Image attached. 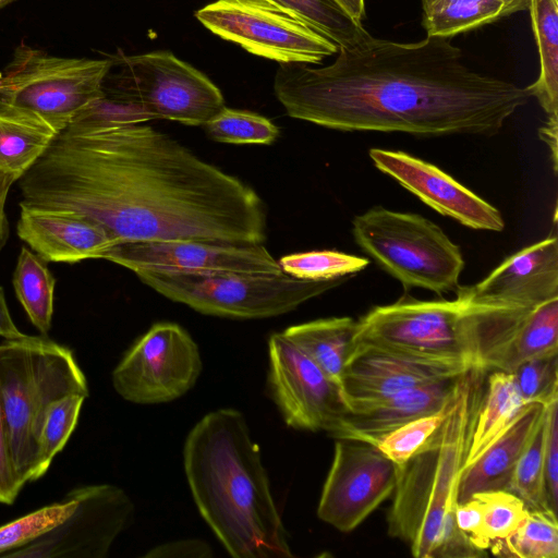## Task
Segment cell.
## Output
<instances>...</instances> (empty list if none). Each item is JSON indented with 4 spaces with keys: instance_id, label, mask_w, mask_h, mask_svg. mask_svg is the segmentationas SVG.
Here are the masks:
<instances>
[{
    "instance_id": "6da1fadb",
    "label": "cell",
    "mask_w": 558,
    "mask_h": 558,
    "mask_svg": "<svg viewBox=\"0 0 558 558\" xmlns=\"http://www.w3.org/2000/svg\"><path fill=\"white\" fill-rule=\"evenodd\" d=\"M147 121L132 105L96 99L17 180L20 205L87 217L118 243H263L258 194Z\"/></svg>"
},
{
    "instance_id": "7a4b0ae2",
    "label": "cell",
    "mask_w": 558,
    "mask_h": 558,
    "mask_svg": "<svg viewBox=\"0 0 558 558\" xmlns=\"http://www.w3.org/2000/svg\"><path fill=\"white\" fill-rule=\"evenodd\" d=\"M451 39L372 37L326 66L280 63L274 92L291 118L332 130L495 135L531 93L469 68Z\"/></svg>"
},
{
    "instance_id": "3957f363",
    "label": "cell",
    "mask_w": 558,
    "mask_h": 558,
    "mask_svg": "<svg viewBox=\"0 0 558 558\" xmlns=\"http://www.w3.org/2000/svg\"><path fill=\"white\" fill-rule=\"evenodd\" d=\"M183 466L202 518L231 557H293L242 412L222 408L204 415L185 438Z\"/></svg>"
},
{
    "instance_id": "277c9868",
    "label": "cell",
    "mask_w": 558,
    "mask_h": 558,
    "mask_svg": "<svg viewBox=\"0 0 558 558\" xmlns=\"http://www.w3.org/2000/svg\"><path fill=\"white\" fill-rule=\"evenodd\" d=\"M477 368L457 381L451 410L426 444L399 466L388 533L407 543L417 558L478 557L483 554L458 529V482L472 422L484 391Z\"/></svg>"
},
{
    "instance_id": "5b68a950",
    "label": "cell",
    "mask_w": 558,
    "mask_h": 558,
    "mask_svg": "<svg viewBox=\"0 0 558 558\" xmlns=\"http://www.w3.org/2000/svg\"><path fill=\"white\" fill-rule=\"evenodd\" d=\"M73 393L89 396L72 349L43 335L0 343V397L12 462L24 484L34 482L48 408Z\"/></svg>"
},
{
    "instance_id": "8992f818",
    "label": "cell",
    "mask_w": 558,
    "mask_h": 558,
    "mask_svg": "<svg viewBox=\"0 0 558 558\" xmlns=\"http://www.w3.org/2000/svg\"><path fill=\"white\" fill-rule=\"evenodd\" d=\"M110 59L63 58L21 44L0 73V113L57 135L96 99Z\"/></svg>"
},
{
    "instance_id": "52a82bcc",
    "label": "cell",
    "mask_w": 558,
    "mask_h": 558,
    "mask_svg": "<svg viewBox=\"0 0 558 558\" xmlns=\"http://www.w3.org/2000/svg\"><path fill=\"white\" fill-rule=\"evenodd\" d=\"M352 233L361 250L405 290L441 295L459 288L461 250L423 216L376 206L353 218Z\"/></svg>"
},
{
    "instance_id": "ba28073f",
    "label": "cell",
    "mask_w": 558,
    "mask_h": 558,
    "mask_svg": "<svg viewBox=\"0 0 558 558\" xmlns=\"http://www.w3.org/2000/svg\"><path fill=\"white\" fill-rule=\"evenodd\" d=\"M138 279L165 298L205 315L256 319L286 314L349 280L311 281L284 272L159 274L138 272Z\"/></svg>"
},
{
    "instance_id": "9c48e42d",
    "label": "cell",
    "mask_w": 558,
    "mask_h": 558,
    "mask_svg": "<svg viewBox=\"0 0 558 558\" xmlns=\"http://www.w3.org/2000/svg\"><path fill=\"white\" fill-rule=\"evenodd\" d=\"M107 73L105 96L132 105L149 120L205 125L225 107L220 89L170 51L122 56Z\"/></svg>"
},
{
    "instance_id": "30bf717a",
    "label": "cell",
    "mask_w": 558,
    "mask_h": 558,
    "mask_svg": "<svg viewBox=\"0 0 558 558\" xmlns=\"http://www.w3.org/2000/svg\"><path fill=\"white\" fill-rule=\"evenodd\" d=\"M469 318V304L458 295L451 301H422L404 294L392 304L373 307L356 320L354 342L473 364Z\"/></svg>"
},
{
    "instance_id": "8fae6325",
    "label": "cell",
    "mask_w": 558,
    "mask_h": 558,
    "mask_svg": "<svg viewBox=\"0 0 558 558\" xmlns=\"http://www.w3.org/2000/svg\"><path fill=\"white\" fill-rule=\"evenodd\" d=\"M195 17L218 37L279 63L318 64L338 52L329 38L266 0H217Z\"/></svg>"
},
{
    "instance_id": "7c38bea8",
    "label": "cell",
    "mask_w": 558,
    "mask_h": 558,
    "mask_svg": "<svg viewBox=\"0 0 558 558\" xmlns=\"http://www.w3.org/2000/svg\"><path fill=\"white\" fill-rule=\"evenodd\" d=\"M203 368L198 347L179 324H154L125 352L112 372V386L137 404L173 401L196 384Z\"/></svg>"
},
{
    "instance_id": "4fadbf2b",
    "label": "cell",
    "mask_w": 558,
    "mask_h": 558,
    "mask_svg": "<svg viewBox=\"0 0 558 558\" xmlns=\"http://www.w3.org/2000/svg\"><path fill=\"white\" fill-rule=\"evenodd\" d=\"M267 388L284 423L335 436L349 412L341 389L282 332L268 340Z\"/></svg>"
},
{
    "instance_id": "5bb4252c",
    "label": "cell",
    "mask_w": 558,
    "mask_h": 558,
    "mask_svg": "<svg viewBox=\"0 0 558 558\" xmlns=\"http://www.w3.org/2000/svg\"><path fill=\"white\" fill-rule=\"evenodd\" d=\"M69 494L76 505L63 522L4 557H107L116 538L134 521L133 501L122 488L111 484L80 486Z\"/></svg>"
},
{
    "instance_id": "9a60e30c",
    "label": "cell",
    "mask_w": 558,
    "mask_h": 558,
    "mask_svg": "<svg viewBox=\"0 0 558 558\" xmlns=\"http://www.w3.org/2000/svg\"><path fill=\"white\" fill-rule=\"evenodd\" d=\"M399 465L375 445L338 438L323 485L318 518L340 532H351L388 499Z\"/></svg>"
},
{
    "instance_id": "2e32d148",
    "label": "cell",
    "mask_w": 558,
    "mask_h": 558,
    "mask_svg": "<svg viewBox=\"0 0 558 558\" xmlns=\"http://www.w3.org/2000/svg\"><path fill=\"white\" fill-rule=\"evenodd\" d=\"M106 259L138 272L210 274L282 272L278 260L260 244L203 240L121 242L105 252Z\"/></svg>"
},
{
    "instance_id": "e0dca14e",
    "label": "cell",
    "mask_w": 558,
    "mask_h": 558,
    "mask_svg": "<svg viewBox=\"0 0 558 558\" xmlns=\"http://www.w3.org/2000/svg\"><path fill=\"white\" fill-rule=\"evenodd\" d=\"M474 368L468 360H438L354 342L342 376L349 411L397 392L456 378Z\"/></svg>"
},
{
    "instance_id": "ac0fdd59",
    "label": "cell",
    "mask_w": 558,
    "mask_h": 558,
    "mask_svg": "<svg viewBox=\"0 0 558 558\" xmlns=\"http://www.w3.org/2000/svg\"><path fill=\"white\" fill-rule=\"evenodd\" d=\"M374 166L444 216L475 229L502 231L500 211L438 167L404 151L372 148Z\"/></svg>"
},
{
    "instance_id": "d6986e66",
    "label": "cell",
    "mask_w": 558,
    "mask_h": 558,
    "mask_svg": "<svg viewBox=\"0 0 558 558\" xmlns=\"http://www.w3.org/2000/svg\"><path fill=\"white\" fill-rule=\"evenodd\" d=\"M470 304L535 307L558 298V239L548 236L506 258L481 282L459 287Z\"/></svg>"
},
{
    "instance_id": "ffe728a7",
    "label": "cell",
    "mask_w": 558,
    "mask_h": 558,
    "mask_svg": "<svg viewBox=\"0 0 558 558\" xmlns=\"http://www.w3.org/2000/svg\"><path fill=\"white\" fill-rule=\"evenodd\" d=\"M16 233L47 263L102 258L118 241L99 223L70 211L20 205Z\"/></svg>"
},
{
    "instance_id": "44dd1931",
    "label": "cell",
    "mask_w": 558,
    "mask_h": 558,
    "mask_svg": "<svg viewBox=\"0 0 558 558\" xmlns=\"http://www.w3.org/2000/svg\"><path fill=\"white\" fill-rule=\"evenodd\" d=\"M460 376L403 390L357 407L342 418L333 437L376 445L381 437L401 425L444 408L452 399Z\"/></svg>"
},
{
    "instance_id": "7402d4cb",
    "label": "cell",
    "mask_w": 558,
    "mask_h": 558,
    "mask_svg": "<svg viewBox=\"0 0 558 558\" xmlns=\"http://www.w3.org/2000/svg\"><path fill=\"white\" fill-rule=\"evenodd\" d=\"M546 408L541 403L525 404L510 425L462 469L458 482V504L469 500L476 493L509 490L517 463L538 430Z\"/></svg>"
},
{
    "instance_id": "603a6c76",
    "label": "cell",
    "mask_w": 558,
    "mask_h": 558,
    "mask_svg": "<svg viewBox=\"0 0 558 558\" xmlns=\"http://www.w3.org/2000/svg\"><path fill=\"white\" fill-rule=\"evenodd\" d=\"M355 330L356 320L344 316L293 325L282 333L341 389L345 364L354 344Z\"/></svg>"
},
{
    "instance_id": "cb8c5ba5",
    "label": "cell",
    "mask_w": 558,
    "mask_h": 558,
    "mask_svg": "<svg viewBox=\"0 0 558 558\" xmlns=\"http://www.w3.org/2000/svg\"><path fill=\"white\" fill-rule=\"evenodd\" d=\"M530 0H422V26L427 36L452 38L527 11Z\"/></svg>"
},
{
    "instance_id": "d4e9b609",
    "label": "cell",
    "mask_w": 558,
    "mask_h": 558,
    "mask_svg": "<svg viewBox=\"0 0 558 558\" xmlns=\"http://www.w3.org/2000/svg\"><path fill=\"white\" fill-rule=\"evenodd\" d=\"M525 404L511 373L490 371L486 390L483 391L472 422L463 468L473 462L510 425Z\"/></svg>"
},
{
    "instance_id": "484cf974",
    "label": "cell",
    "mask_w": 558,
    "mask_h": 558,
    "mask_svg": "<svg viewBox=\"0 0 558 558\" xmlns=\"http://www.w3.org/2000/svg\"><path fill=\"white\" fill-rule=\"evenodd\" d=\"M539 73L526 86L547 116L558 114V0H530Z\"/></svg>"
},
{
    "instance_id": "4316f807",
    "label": "cell",
    "mask_w": 558,
    "mask_h": 558,
    "mask_svg": "<svg viewBox=\"0 0 558 558\" xmlns=\"http://www.w3.org/2000/svg\"><path fill=\"white\" fill-rule=\"evenodd\" d=\"M13 287L31 323L43 335L51 329L56 279L47 262L22 247L13 272Z\"/></svg>"
},
{
    "instance_id": "83f0119b",
    "label": "cell",
    "mask_w": 558,
    "mask_h": 558,
    "mask_svg": "<svg viewBox=\"0 0 558 558\" xmlns=\"http://www.w3.org/2000/svg\"><path fill=\"white\" fill-rule=\"evenodd\" d=\"M56 136L45 126L0 113V171L19 180Z\"/></svg>"
},
{
    "instance_id": "f1b7e54d",
    "label": "cell",
    "mask_w": 558,
    "mask_h": 558,
    "mask_svg": "<svg viewBox=\"0 0 558 558\" xmlns=\"http://www.w3.org/2000/svg\"><path fill=\"white\" fill-rule=\"evenodd\" d=\"M298 16L338 48H352L373 36L362 23L351 19L335 0H266Z\"/></svg>"
},
{
    "instance_id": "f546056e",
    "label": "cell",
    "mask_w": 558,
    "mask_h": 558,
    "mask_svg": "<svg viewBox=\"0 0 558 558\" xmlns=\"http://www.w3.org/2000/svg\"><path fill=\"white\" fill-rule=\"evenodd\" d=\"M494 555L518 558H557L558 520L551 509H529L517 529L506 538L494 542Z\"/></svg>"
},
{
    "instance_id": "4dcf8cb0",
    "label": "cell",
    "mask_w": 558,
    "mask_h": 558,
    "mask_svg": "<svg viewBox=\"0 0 558 558\" xmlns=\"http://www.w3.org/2000/svg\"><path fill=\"white\" fill-rule=\"evenodd\" d=\"M86 398L78 393L68 395L48 408L39 435L34 482L47 473L54 457L65 447Z\"/></svg>"
},
{
    "instance_id": "1f68e13d",
    "label": "cell",
    "mask_w": 558,
    "mask_h": 558,
    "mask_svg": "<svg viewBox=\"0 0 558 558\" xmlns=\"http://www.w3.org/2000/svg\"><path fill=\"white\" fill-rule=\"evenodd\" d=\"M282 272L301 280L324 281L350 277L365 269L369 259L332 250L310 251L282 256Z\"/></svg>"
},
{
    "instance_id": "d6a6232c",
    "label": "cell",
    "mask_w": 558,
    "mask_h": 558,
    "mask_svg": "<svg viewBox=\"0 0 558 558\" xmlns=\"http://www.w3.org/2000/svg\"><path fill=\"white\" fill-rule=\"evenodd\" d=\"M204 126L213 140L235 145H269L279 135V129L268 118L227 107Z\"/></svg>"
},
{
    "instance_id": "836d02e7",
    "label": "cell",
    "mask_w": 558,
    "mask_h": 558,
    "mask_svg": "<svg viewBox=\"0 0 558 558\" xmlns=\"http://www.w3.org/2000/svg\"><path fill=\"white\" fill-rule=\"evenodd\" d=\"M75 505V499L66 493L61 501L0 525V556L17 550L54 529L70 515Z\"/></svg>"
},
{
    "instance_id": "e575fe53",
    "label": "cell",
    "mask_w": 558,
    "mask_h": 558,
    "mask_svg": "<svg viewBox=\"0 0 558 558\" xmlns=\"http://www.w3.org/2000/svg\"><path fill=\"white\" fill-rule=\"evenodd\" d=\"M544 453L545 416L531 444L519 459L509 487V490L519 496L529 509H551L546 493Z\"/></svg>"
},
{
    "instance_id": "d590c367",
    "label": "cell",
    "mask_w": 558,
    "mask_h": 558,
    "mask_svg": "<svg viewBox=\"0 0 558 558\" xmlns=\"http://www.w3.org/2000/svg\"><path fill=\"white\" fill-rule=\"evenodd\" d=\"M453 398L454 395L439 411L412 420L388 433L375 446L397 465H402L441 426L451 410Z\"/></svg>"
},
{
    "instance_id": "8d00e7d4",
    "label": "cell",
    "mask_w": 558,
    "mask_h": 558,
    "mask_svg": "<svg viewBox=\"0 0 558 558\" xmlns=\"http://www.w3.org/2000/svg\"><path fill=\"white\" fill-rule=\"evenodd\" d=\"M472 497L482 506L483 534L489 546L510 535L529 510L524 501L508 489L481 492Z\"/></svg>"
},
{
    "instance_id": "74e56055",
    "label": "cell",
    "mask_w": 558,
    "mask_h": 558,
    "mask_svg": "<svg viewBox=\"0 0 558 558\" xmlns=\"http://www.w3.org/2000/svg\"><path fill=\"white\" fill-rule=\"evenodd\" d=\"M511 374L525 403L547 407L558 399V354L527 360Z\"/></svg>"
},
{
    "instance_id": "f35d334b",
    "label": "cell",
    "mask_w": 558,
    "mask_h": 558,
    "mask_svg": "<svg viewBox=\"0 0 558 558\" xmlns=\"http://www.w3.org/2000/svg\"><path fill=\"white\" fill-rule=\"evenodd\" d=\"M545 482L549 507L557 513L558 506V399L545 413Z\"/></svg>"
},
{
    "instance_id": "ab89813d",
    "label": "cell",
    "mask_w": 558,
    "mask_h": 558,
    "mask_svg": "<svg viewBox=\"0 0 558 558\" xmlns=\"http://www.w3.org/2000/svg\"><path fill=\"white\" fill-rule=\"evenodd\" d=\"M24 485L12 462L5 417L0 397V504L7 506L13 505Z\"/></svg>"
},
{
    "instance_id": "60d3db41",
    "label": "cell",
    "mask_w": 558,
    "mask_h": 558,
    "mask_svg": "<svg viewBox=\"0 0 558 558\" xmlns=\"http://www.w3.org/2000/svg\"><path fill=\"white\" fill-rule=\"evenodd\" d=\"M456 523L458 529L469 538L474 548L482 554L489 549V545L483 534L482 506L475 497L457 505Z\"/></svg>"
},
{
    "instance_id": "b9f144b4",
    "label": "cell",
    "mask_w": 558,
    "mask_h": 558,
    "mask_svg": "<svg viewBox=\"0 0 558 558\" xmlns=\"http://www.w3.org/2000/svg\"><path fill=\"white\" fill-rule=\"evenodd\" d=\"M213 550L208 543L198 538L172 541L149 549L146 558H211Z\"/></svg>"
},
{
    "instance_id": "7bdbcfd3",
    "label": "cell",
    "mask_w": 558,
    "mask_h": 558,
    "mask_svg": "<svg viewBox=\"0 0 558 558\" xmlns=\"http://www.w3.org/2000/svg\"><path fill=\"white\" fill-rule=\"evenodd\" d=\"M16 181V177L0 171V252L7 244L10 235L9 221L4 211L5 199L10 187Z\"/></svg>"
},
{
    "instance_id": "ee69618b",
    "label": "cell",
    "mask_w": 558,
    "mask_h": 558,
    "mask_svg": "<svg viewBox=\"0 0 558 558\" xmlns=\"http://www.w3.org/2000/svg\"><path fill=\"white\" fill-rule=\"evenodd\" d=\"M539 138L545 142L551 151L553 168L557 172V134L558 114L548 116L547 121L538 130Z\"/></svg>"
},
{
    "instance_id": "f6af8a7d",
    "label": "cell",
    "mask_w": 558,
    "mask_h": 558,
    "mask_svg": "<svg viewBox=\"0 0 558 558\" xmlns=\"http://www.w3.org/2000/svg\"><path fill=\"white\" fill-rule=\"evenodd\" d=\"M0 336L4 339H17L26 336L12 320L2 287H0Z\"/></svg>"
},
{
    "instance_id": "bcb514c9",
    "label": "cell",
    "mask_w": 558,
    "mask_h": 558,
    "mask_svg": "<svg viewBox=\"0 0 558 558\" xmlns=\"http://www.w3.org/2000/svg\"><path fill=\"white\" fill-rule=\"evenodd\" d=\"M336 3L354 21L362 23L365 17V0H335Z\"/></svg>"
},
{
    "instance_id": "7dc6e473",
    "label": "cell",
    "mask_w": 558,
    "mask_h": 558,
    "mask_svg": "<svg viewBox=\"0 0 558 558\" xmlns=\"http://www.w3.org/2000/svg\"><path fill=\"white\" fill-rule=\"evenodd\" d=\"M15 0H0V9H2L4 5L13 2Z\"/></svg>"
}]
</instances>
